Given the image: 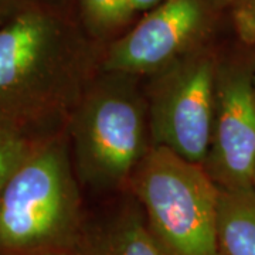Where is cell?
Instances as JSON below:
<instances>
[{
  "instance_id": "6da1fadb",
  "label": "cell",
  "mask_w": 255,
  "mask_h": 255,
  "mask_svg": "<svg viewBox=\"0 0 255 255\" xmlns=\"http://www.w3.org/2000/svg\"><path fill=\"white\" fill-rule=\"evenodd\" d=\"M85 65L71 28L28 6L0 26V125L34 139L71 112L84 94Z\"/></svg>"
},
{
  "instance_id": "7a4b0ae2",
  "label": "cell",
  "mask_w": 255,
  "mask_h": 255,
  "mask_svg": "<svg viewBox=\"0 0 255 255\" xmlns=\"http://www.w3.org/2000/svg\"><path fill=\"white\" fill-rule=\"evenodd\" d=\"M81 199L68 146L41 137L0 191V255L71 253Z\"/></svg>"
},
{
  "instance_id": "3957f363",
  "label": "cell",
  "mask_w": 255,
  "mask_h": 255,
  "mask_svg": "<svg viewBox=\"0 0 255 255\" xmlns=\"http://www.w3.org/2000/svg\"><path fill=\"white\" fill-rule=\"evenodd\" d=\"M75 173L95 189H112L133 176L145 157L147 102L130 75L107 73L87 88L70 115Z\"/></svg>"
},
{
  "instance_id": "277c9868",
  "label": "cell",
  "mask_w": 255,
  "mask_h": 255,
  "mask_svg": "<svg viewBox=\"0 0 255 255\" xmlns=\"http://www.w3.org/2000/svg\"><path fill=\"white\" fill-rule=\"evenodd\" d=\"M132 179L146 224L166 254L221 255L220 187L201 164L150 146Z\"/></svg>"
},
{
  "instance_id": "5b68a950",
  "label": "cell",
  "mask_w": 255,
  "mask_h": 255,
  "mask_svg": "<svg viewBox=\"0 0 255 255\" xmlns=\"http://www.w3.org/2000/svg\"><path fill=\"white\" fill-rule=\"evenodd\" d=\"M217 68L203 51H191L155 74L147 101L150 146L201 164L209 153Z\"/></svg>"
},
{
  "instance_id": "8992f818",
  "label": "cell",
  "mask_w": 255,
  "mask_h": 255,
  "mask_svg": "<svg viewBox=\"0 0 255 255\" xmlns=\"http://www.w3.org/2000/svg\"><path fill=\"white\" fill-rule=\"evenodd\" d=\"M210 0H164L111 46L105 73H160L191 51L209 23Z\"/></svg>"
},
{
  "instance_id": "52a82bcc",
  "label": "cell",
  "mask_w": 255,
  "mask_h": 255,
  "mask_svg": "<svg viewBox=\"0 0 255 255\" xmlns=\"http://www.w3.org/2000/svg\"><path fill=\"white\" fill-rule=\"evenodd\" d=\"M203 167L221 189H254L255 92L241 70L217 73L211 140Z\"/></svg>"
},
{
  "instance_id": "ba28073f",
  "label": "cell",
  "mask_w": 255,
  "mask_h": 255,
  "mask_svg": "<svg viewBox=\"0 0 255 255\" xmlns=\"http://www.w3.org/2000/svg\"><path fill=\"white\" fill-rule=\"evenodd\" d=\"M217 236L221 255H255V190L221 189Z\"/></svg>"
},
{
  "instance_id": "9c48e42d",
  "label": "cell",
  "mask_w": 255,
  "mask_h": 255,
  "mask_svg": "<svg viewBox=\"0 0 255 255\" xmlns=\"http://www.w3.org/2000/svg\"><path fill=\"white\" fill-rule=\"evenodd\" d=\"M80 255H167L146 224L140 209H127Z\"/></svg>"
},
{
  "instance_id": "30bf717a",
  "label": "cell",
  "mask_w": 255,
  "mask_h": 255,
  "mask_svg": "<svg viewBox=\"0 0 255 255\" xmlns=\"http://www.w3.org/2000/svg\"><path fill=\"white\" fill-rule=\"evenodd\" d=\"M37 140L16 129L0 125V191L30 155Z\"/></svg>"
},
{
  "instance_id": "8fae6325",
  "label": "cell",
  "mask_w": 255,
  "mask_h": 255,
  "mask_svg": "<svg viewBox=\"0 0 255 255\" xmlns=\"http://www.w3.org/2000/svg\"><path fill=\"white\" fill-rule=\"evenodd\" d=\"M81 4L88 23L102 31L125 24L135 13L132 0H81Z\"/></svg>"
},
{
  "instance_id": "7c38bea8",
  "label": "cell",
  "mask_w": 255,
  "mask_h": 255,
  "mask_svg": "<svg viewBox=\"0 0 255 255\" xmlns=\"http://www.w3.org/2000/svg\"><path fill=\"white\" fill-rule=\"evenodd\" d=\"M234 24L244 43L255 44V0H240L234 6Z\"/></svg>"
},
{
  "instance_id": "4fadbf2b",
  "label": "cell",
  "mask_w": 255,
  "mask_h": 255,
  "mask_svg": "<svg viewBox=\"0 0 255 255\" xmlns=\"http://www.w3.org/2000/svg\"><path fill=\"white\" fill-rule=\"evenodd\" d=\"M164 0H132V6L135 11H143V10H150L162 4Z\"/></svg>"
},
{
  "instance_id": "5bb4252c",
  "label": "cell",
  "mask_w": 255,
  "mask_h": 255,
  "mask_svg": "<svg viewBox=\"0 0 255 255\" xmlns=\"http://www.w3.org/2000/svg\"><path fill=\"white\" fill-rule=\"evenodd\" d=\"M213 4H220V6H223V4H237L240 0H210Z\"/></svg>"
},
{
  "instance_id": "9a60e30c",
  "label": "cell",
  "mask_w": 255,
  "mask_h": 255,
  "mask_svg": "<svg viewBox=\"0 0 255 255\" xmlns=\"http://www.w3.org/2000/svg\"><path fill=\"white\" fill-rule=\"evenodd\" d=\"M7 10V0H0V18L6 14Z\"/></svg>"
},
{
  "instance_id": "2e32d148",
  "label": "cell",
  "mask_w": 255,
  "mask_h": 255,
  "mask_svg": "<svg viewBox=\"0 0 255 255\" xmlns=\"http://www.w3.org/2000/svg\"><path fill=\"white\" fill-rule=\"evenodd\" d=\"M50 255H74L73 253H57V254H50Z\"/></svg>"
},
{
  "instance_id": "e0dca14e",
  "label": "cell",
  "mask_w": 255,
  "mask_h": 255,
  "mask_svg": "<svg viewBox=\"0 0 255 255\" xmlns=\"http://www.w3.org/2000/svg\"><path fill=\"white\" fill-rule=\"evenodd\" d=\"M253 187H254V190H255V174H254V179H253Z\"/></svg>"
}]
</instances>
